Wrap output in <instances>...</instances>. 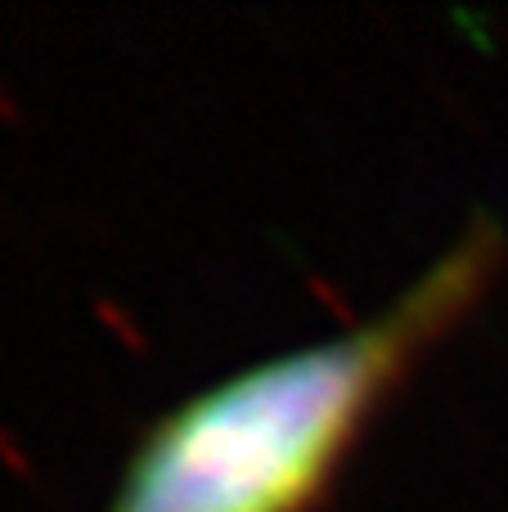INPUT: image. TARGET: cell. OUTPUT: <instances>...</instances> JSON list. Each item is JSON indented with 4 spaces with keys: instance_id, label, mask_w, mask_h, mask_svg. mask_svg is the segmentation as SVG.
Listing matches in <instances>:
<instances>
[{
    "instance_id": "6da1fadb",
    "label": "cell",
    "mask_w": 508,
    "mask_h": 512,
    "mask_svg": "<svg viewBox=\"0 0 508 512\" xmlns=\"http://www.w3.org/2000/svg\"><path fill=\"white\" fill-rule=\"evenodd\" d=\"M495 261L500 225L477 212L378 315L194 391L144 432L108 512H306L378 396L473 306Z\"/></svg>"
}]
</instances>
